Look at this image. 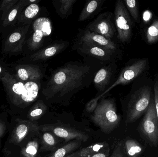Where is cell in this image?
Returning a JSON list of instances; mask_svg holds the SVG:
<instances>
[{"instance_id": "cell-1", "label": "cell", "mask_w": 158, "mask_h": 157, "mask_svg": "<svg viewBox=\"0 0 158 157\" xmlns=\"http://www.w3.org/2000/svg\"><path fill=\"white\" fill-rule=\"evenodd\" d=\"M90 72V66L77 62L67 64L52 74L43 93L48 100L67 96L83 88Z\"/></svg>"}, {"instance_id": "cell-2", "label": "cell", "mask_w": 158, "mask_h": 157, "mask_svg": "<svg viewBox=\"0 0 158 157\" xmlns=\"http://www.w3.org/2000/svg\"><path fill=\"white\" fill-rule=\"evenodd\" d=\"M91 119L103 132L110 133L118 127L121 121L114 100L101 99L94 111Z\"/></svg>"}, {"instance_id": "cell-3", "label": "cell", "mask_w": 158, "mask_h": 157, "mask_svg": "<svg viewBox=\"0 0 158 157\" xmlns=\"http://www.w3.org/2000/svg\"><path fill=\"white\" fill-rule=\"evenodd\" d=\"M153 99L152 88L149 86L143 85L136 89L128 102L126 123L134 122L145 113Z\"/></svg>"}, {"instance_id": "cell-4", "label": "cell", "mask_w": 158, "mask_h": 157, "mask_svg": "<svg viewBox=\"0 0 158 157\" xmlns=\"http://www.w3.org/2000/svg\"><path fill=\"white\" fill-rule=\"evenodd\" d=\"M4 87L13 95L20 98L24 102L30 103L38 97L40 92L39 82H24L16 76L6 73L2 78Z\"/></svg>"}, {"instance_id": "cell-5", "label": "cell", "mask_w": 158, "mask_h": 157, "mask_svg": "<svg viewBox=\"0 0 158 157\" xmlns=\"http://www.w3.org/2000/svg\"><path fill=\"white\" fill-rule=\"evenodd\" d=\"M141 136L151 146L158 144V120L154 98L145 112L139 126Z\"/></svg>"}, {"instance_id": "cell-6", "label": "cell", "mask_w": 158, "mask_h": 157, "mask_svg": "<svg viewBox=\"0 0 158 157\" xmlns=\"http://www.w3.org/2000/svg\"><path fill=\"white\" fill-rule=\"evenodd\" d=\"M114 16L118 39L123 43L129 42L131 37L132 22L127 8L121 0L116 2Z\"/></svg>"}, {"instance_id": "cell-7", "label": "cell", "mask_w": 158, "mask_h": 157, "mask_svg": "<svg viewBox=\"0 0 158 157\" xmlns=\"http://www.w3.org/2000/svg\"><path fill=\"white\" fill-rule=\"evenodd\" d=\"M33 33L28 41V46L31 50H35L44 45L46 38L51 35L52 25L48 18H37L32 25Z\"/></svg>"}, {"instance_id": "cell-8", "label": "cell", "mask_w": 158, "mask_h": 157, "mask_svg": "<svg viewBox=\"0 0 158 157\" xmlns=\"http://www.w3.org/2000/svg\"><path fill=\"white\" fill-rule=\"evenodd\" d=\"M147 65V59H143L125 67L122 71L117 80L100 96L96 97L95 99L98 100L101 97L108 93L115 87L119 85H126L131 83L146 70Z\"/></svg>"}, {"instance_id": "cell-9", "label": "cell", "mask_w": 158, "mask_h": 157, "mask_svg": "<svg viewBox=\"0 0 158 157\" xmlns=\"http://www.w3.org/2000/svg\"><path fill=\"white\" fill-rule=\"evenodd\" d=\"M112 17V14L110 12L103 13L88 24L86 29L111 40L116 33Z\"/></svg>"}, {"instance_id": "cell-10", "label": "cell", "mask_w": 158, "mask_h": 157, "mask_svg": "<svg viewBox=\"0 0 158 157\" xmlns=\"http://www.w3.org/2000/svg\"><path fill=\"white\" fill-rule=\"evenodd\" d=\"M44 131L53 134L59 138L64 139L65 142L77 140L81 142H85L88 140V136L83 132L63 126H56L53 124H48L43 128Z\"/></svg>"}, {"instance_id": "cell-11", "label": "cell", "mask_w": 158, "mask_h": 157, "mask_svg": "<svg viewBox=\"0 0 158 157\" xmlns=\"http://www.w3.org/2000/svg\"><path fill=\"white\" fill-rule=\"evenodd\" d=\"M79 42L89 43L105 49L113 51H115L117 49V45L112 40L87 29H85L83 31L80 36Z\"/></svg>"}, {"instance_id": "cell-12", "label": "cell", "mask_w": 158, "mask_h": 157, "mask_svg": "<svg viewBox=\"0 0 158 157\" xmlns=\"http://www.w3.org/2000/svg\"><path fill=\"white\" fill-rule=\"evenodd\" d=\"M16 76L24 82H39L43 77V73L40 68L36 65H24L16 67Z\"/></svg>"}, {"instance_id": "cell-13", "label": "cell", "mask_w": 158, "mask_h": 157, "mask_svg": "<svg viewBox=\"0 0 158 157\" xmlns=\"http://www.w3.org/2000/svg\"><path fill=\"white\" fill-rule=\"evenodd\" d=\"M28 27L17 29L7 38L5 44V49L7 52H18L22 50L23 43L26 39Z\"/></svg>"}, {"instance_id": "cell-14", "label": "cell", "mask_w": 158, "mask_h": 157, "mask_svg": "<svg viewBox=\"0 0 158 157\" xmlns=\"http://www.w3.org/2000/svg\"><path fill=\"white\" fill-rule=\"evenodd\" d=\"M79 45L78 49L80 51L101 61L110 60L115 52L85 42H79Z\"/></svg>"}, {"instance_id": "cell-15", "label": "cell", "mask_w": 158, "mask_h": 157, "mask_svg": "<svg viewBox=\"0 0 158 157\" xmlns=\"http://www.w3.org/2000/svg\"><path fill=\"white\" fill-rule=\"evenodd\" d=\"M67 45L68 43L66 42L54 43L49 45L32 54L31 57V60L37 61L47 60L61 52L66 48Z\"/></svg>"}, {"instance_id": "cell-16", "label": "cell", "mask_w": 158, "mask_h": 157, "mask_svg": "<svg viewBox=\"0 0 158 157\" xmlns=\"http://www.w3.org/2000/svg\"><path fill=\"white\" fill-rule=\"evenodd\" d=\"M112 75V70L110 66L102 67L94 77V82L96 88L103 92L110 82Z\"/></svg>"}, {"instance_id": "cell-17", "label": "cell", "mask_w": 158, "mask_h": 157, "mask_svg": "<svg viewBox=\"0 0 158 157\" xmlns=\"http://www.w3.org/2000/svg\"><path fill=\"white\" fill-rule=\"evenodd\" d=\"M76 2L77 0H59L53 2V5L59 16L65 19L72 14L73 6Z\"/></svg>"}, {"instance_id": "cell-18", "label": "cell", "mask_w": 158, "mask_h": 157, "mask_svg": "<svg viewBox=\"0 0 158 157\" xmlns=\"http://www.w3.org/2000/svg\"><path fill=\"white\" fill-rule=\"evenodd\" d=\"M103 2L104 1L101 0H93L88 2L80 14L78 18L79 22L87 20L94 15V13L103 4Z\"/></svg>"}, {"instance_id": "cell-19", "label": "cell", "mask_w": 158, "mask_h": 157, "mask_svg": "<svg viewBox=\"0 0 158 157\" xmlns=\"http://www.w3.org/2000/svg\"><path fill=\"white\" fill-rule=\"evenodd\" d=\"M28 4H30L29 0L19 1L7 13L5 18L3 21V26H6L13 23L19 14V13L22 11L24 6Z\"/></svg>"}, {"instance_id": "cell-20", "label": "cell", "mask_w": 158, "mask_h": 157, "mask_svg": "<svg viewBox=\"0 0 158 157\" xmlns=\"http://www.w3.org/2000/svg\"><path fill=\"white\" fill-rule=\"evenodd\" d=\"M81 145V142L73 140L68 143L64 146L56 150L48 157H65L73 153V151L78 148Z\"/></svg>"}, {"instance_id": "cell-21", "label": "cell", "mask_w": 158, "mask_h": 157, "mask_svg": "<svg viewBox=\"0 0 158 157\" xmlns=\"http://www.w3.org/2000/svg\"><path fill=\"white\" fill-rule=\"evenodd\" d=\"M124 149L129 157H138L143 152V147L133 139H127L124 142Z\"/></svg>"}, {"instance_id": "cell-22", "label": "cell", "mask_w": 158, "mask_h": 157, "mask_svg": "<svg viewBox=\"0 0 158 157\" xmlns=\"http://www.w3.org/2000/svg\"><path fill=\"white\" fill-rule=\"evenodd\" d=\"M106 143H98L78 151L80 157H92L95 154L106 149L107 146Z\"/></svg>"}, {"instance_id": "cell-23", "label": "cell", "mask_w": 158, "mask_h": 157, "mask_svg": "<svg viewBox=\"0 0 158 157\" xmlns=\"http://www.w3.org/2000/svg\"><path fill=\"white\" fill-rule=\"evenodd\" d=\"M43 142L45 149L48 151H54L58 146V142L52 133L45 131L43 135Z\"/></svg>"}, {"instance_id": "cell-24", "label": "cell", "mask_w": 158, "mask_h": 157, "mask_svg": "<svg viewBox=\"0 0 158 157\" xmlns=\"http://www.w3.org/2000/svg\"><path fill=\"white\" fill-rule=\"evenodd\" d=\"M148 42L153 44L158 41V20H156L148 28L146 32Z\"/></svg>"}, {"instance_id": "cell-25", "label": "cell", "mask_w": 158, "mask_h": 157, "mask_svg": "<svg viewBox=\"0 0 158 157\" xmlns=\"http://www.w3.org/2000/svg\"><path fill=\"white\" fill-rule=\"evenodd\" d=\"M19 1L18 0H4L2 1L0 5V11L2 13L1 19L3 21L7 13L10 11L11 8L15 5Z\"/></svg>"}, {"instance_id": "cell-26", "label": "cell", "mask_w": 158, "mask_h": 157, "mask_svg": "<svg viewBox=\"0 0 158 157\" xmlns=\"http://www.w3.org/2000/svg\"><path fill=\"white\" fill-rule=\"evenodd\" d=\"M40 10V7L38 3L29 5L24 11V18L29 20L34 18L39 14Z\"/></svg>"}, {"instance_id": "cell-27", "label": "cell", "mask_w": 158, "mask_h": 157, "mask_svg": "<svg viewBox=\"0 0 158 157\" xmlns=\"http://www.w3.org/2000/svg\"><path fill=\"white\" fill-rule=\"evenodd\" d=\"M124 2L126 8L134 19L137 20L138 18V11L136 1L135 0H125Z\"/></svg>"}, {"instance_id": "cell-28", "label": "cell", "mask_w": 158, "mask_h": 157, "mask_svg": "<svg viewBox=\"0 0 158 157\" xmlns=\"http://www.w3.org/2000/svg\"><path fill=\"white\" fill-rule=\"evenodd\" d=\"M47 110L46 105L43 101H41L34 109L31 112L30 116L32 118L41 116L45 113Z\"/></svg>"}, {"instance_id": "cell-29", "label": "cell", "mask_w": 158, "mask_h": 157, "mask_svg": "<svg viewBox=\"0 0 158 157\" xmlns=\"http://www.w3.org/2000/svg\"><path fill=\"white\" fill-rule=\"evenodd\" d=\"M154 101L158 120V74L155 76L154 84Z\"/></svg>"}, {"instance_id": "cell-30", "label": "cell", "mask_w": 158, "mask_h": 157, "mask_svg": "<svg viewBox=\"0 0 158 157\" xmlns=\"http://www.w3.org/2000/svg\"><path fill=\"white\" fill-rule=\"evenodd\" d=\"M38 144L37 142H31L28 145L27 148H26V153L33 157L36 155L38 152Z\"/></svg>"}, {"instance_id": "cell-31", "label": "cell", "mask_w": 158, "mask_h": 157, "mask_svg": "<svg viewBox=\"0 0 158 157\" xmlns=\"http://www.w3.org/2000/svg\"><path fill=\"white\" fill-rule=\"evenodd\" d=\"M124 147L121 142L118 143L110 157H123Z\"/></svg>"}, {"instance_id": "cell-32", "label": "cell", "mask_w": 158, "mask_h": 157, "mask_svg": "<svg viewBox=\"0 0 158 157\" xmlns=\"http://www.w3.org/2000/svg\"><path fill=\"white\" fill-rule=\"evenodd\" d=\"M27 131V127L25 124H21L17 128V135L19 139H22L26 135Z\"/></svg>"}, {"instance_id": "cell-33", "label": "cell", "mask_w": 158, "mask_h": 157, "mask_svg": "<svg viewBox=\"0 0 158 157\" xmlns=\"http://www.w3.org/2000/svg\"><path fill=\"white\" fill-rule=\"evenodd\" d=\"M98 100L94 99L90 100L86 105V110L88 112H93L95 109L98 104Z\"/></svg>"}, {"instance_id": "cell-34", "label": "cell", "mask_w": 158, "mask_h": 157, "mask_svg": "<svg viewBox=\"0 0 158 157\" xmlns=\"http://www.w3.org/2000/svg\"><path fill=\"white\" fill-rule=\"evenodd\" d=\"M109 155V148L105 149L103 151L95 154L92 157H108Z\"/></svg>"}, {"instance_id": "cell-35", "label": "cell", "mask_w": 158, "mask_h": 157, "mask_svg": "<svg viewBox=\"0 0 158 157\" xmlns=\"http://www.w3.org/2000/svg\"><path fill=\"white\" fill-rule=\"evenodd\" d=\"M152 17V14L149 11H146L143 14V19L145 21H148Z\"/></svg>"}, {"instance_id": "cell-36", "label": "cell", "mask_w": 158, "mask_h": 157, "mask_svg": "<svg viewBox=\"0 0 158 157\" xmlns=\"http://www.w3.org/2000/svg\"><path fill=\"white\" fill-rule=\"evenodd\" d=\"M65 157H79L78 152H74V153H71L69 155Z\"/></svg>"}, {"instance_id": "cell-37", "label": "cell", "mask_w": 158, "mask_h": 157, "mask_svg": "<svg viewBox=\"0 0 158 157\" xmlns=\"http://www.w3.org/2000/svg\"><path fill=\"white\" fill-rule=\"evenodd\" d=\"M1 71H2V70H1V67H0V73H1Z\"/></svg>"}]
</instances>
